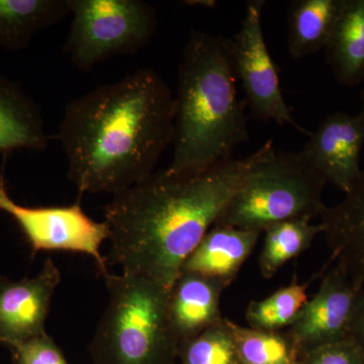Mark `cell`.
Returning <instances> with one entry per match:
<instances>
[{"label": "cell", "instance_id": "cell-1", "mask_svg": "<svg viewBox=\"0 0 364 364\" xmlns=\"http://www.w3.org/2000/svg\"><path fill=\"white\" fill-rule=\"evenodd\" d=\"M274 149L268 140L248 156L198 173L163 170L112 196L105 208L111 241L107 259L124 273L148 277L170 291L184 261L221 217L250 170Z\"/></svg>", "mask_w": 364, "mask_h": 364}, {"label": "cell", "instance_id": "cell-2", "mask_svg": "<svg viewBox=\"0 0 364 364\" xmlns=\"http://www.w3.org/2000/svg\"><path fill=\"white\" fill-rule=\"evenodd\" d=\"M174 97L153 69H139L64 107L58 139L80 193H111L154 173L172 142Z\"/></svg>", "mask_w": 364, "mask_h": 364}, {"label": "cell", "instance_id": "cell-3", "mask_svg": "<svg viewBox=\"0 0 364 364\" xmlns=\"http://www.w3.org/2000/svg\"><path fill=\"white\" fill-rule=\"evenodd\" d=\"M237 80L231 40L191 31L179 63L168 173L205 171L248 143L247 105Z\"/></svg>", "mask_w": 364, "mask_h": 364}, {"label": "cell", "instance_id": "cell-4", "mask_svg": "<svg viewBox=\"0 0 364 364\" xmlns=\"http://www.w3.org/2000/svg\"><path fill=\"white\" fill-rule=\"evenodd\" d=\"M104 277L109 303L90 345L93 364H176L168 289L130 273Z\"/></svg>", "mask_w": 364, "mask_h": 364}, {"label": "cell", "instance_id": "cell-5", "mask_svg": "<svg viewBox=\"0 0 364 364\" xmlns=\"http://www.w3.org/2000/svg\"><path fill=\"white\" fill-rule=\"evenodd\" d=\"M327 182L301 152L273 150L249 172L215 224L263 233L275 223L321 217Z\"/></svg>", "mask_w": 364, "mask_h": 364}, {"label": "cell", "instance_id": "cell-6", "mask_svg": "<svg viewBox=\"0 0 364 364\" xmlns=\"http://www.w3.org/2000/svg\"><path fill=\"white\" fill-rule=\"evenodd\" d=\"M71 14L64 52L81 71L138 52L157 28L154 7L142 0H71Z\"/></svg>", "mask_w": 364, "mask_h": 364}, {"label": "cell", "instance_id": "cell-7", "mask_svg": "<svg viewBox=\"0 0 364 364\" xmlns=\"http://www.w3.org/2000/svg\"><path fill=\"white\" fill-rule=\"evenodd\" d=\"M0 210L16 221L33 253L68 251L85 254L97 263L102 277L109 273L107 258L100 247L109 240L105 222H95L86 214L80 200L61 207H26L14 202L7 191L6 177L0 172Z\"/></svg>", "mask_w": 364, "mask_h": 364}, {"label": "cell", "instance_id": "cell-8", "mask_svg": "<svg viewBox=\"0 0 364 364\" xmlns=\"http://www.w3.org/2000/svg\"><path fill=\"white\" fill-rule=\"evenodd\" d=\"M264 0H251L238 32L232 38L231 51L237 79L245 92L246 105L253 119L274 122L279 126L294 127L311 133L294 121L293 109L287 104L280 87L279 71L272 58L262 28Z\"/></svg>", "mask_w": 364, "mask_h": 364}, {"label": "cell", "instance_id": "cell-9", "mask_svg": "<svg viewBox=\"0 0 364 364\" xmlns=\"http://www.w3.org/2000/svg\"><path fill=\"white\" fill-rule=\"evenodd\" d=\"M363 289L352 282L343 268L335 264L323 277L317 294L309 299L286 331L301 355L351 337L352 326Z\"/></svg>", "mask_w": 364, "mask_h": 364}, {"label": "cell", "instance_id": "cell-10", "mask_svg": "<svg viewBox=\"0 0 364 364\" xmlns=\"http://www.w3.org/2000/svg\"><path fill=\"white\" fill-rule=\"evenodd\" d=\"M364 146V117L335 112L323 119L299 151L327 184L344 193L360 176Z\"/></svg>", "mask_w": 364, "mask_h": 364}, {"label": "cell", "instance_id": "cell-11", "mask_svg": "<svg viewBox=\"0 0 364 364\" xmlns=\"http://www.w3.org/2000/svg\"><path fill=\"white\" fill-rule=\"evenodd\" d=\"M62 277L51 258L31 279L0 277V343H21L47 334L46 320Z\"/></svg>", "mask_w": 364, "mask_h": 364}, {"label": "cell", "instance_id": "cell-12", "mask_svg": "<svg viewBox=\"0 0 364 364\" xmlns=\"http://www.w3.org/2000/svg\"><path fill=\"white\" fill-rule=\"evenodd\" d=\"M321 227L332 259L359 289L364 286V169L338 205L326 207Z\"/></svg>", "mask_w": 364, "mask_h": 364}, {"label": "cell", "instance_id": "cell-13", "mask_svg": "<svg viewBox=\"0 0 364 364\" xmlns=\"http://www.w3.org/2000/svg\"><path fill=\"white\" fill-rule=\"evenodd\" d=\"M227 287L200 273L181 272L168 294V318L179 343L222 320L221 296Z\"/></svg>", "mask_w": 364, "mask_h": 364}, {"label": "cell", "instance_id": "cell-14", "mask_svg": "<svg viewBox=\"0 0 364 364\" xmlns=\"http://www.w3.org/2000/svg\"><path fill=\"white\" fill-rule=\"evenodd\" d=\"M261 234L215 224L184 261L181 272L200 273L228 287L250 257Z\"/></svg>", "mask_w": 364, "mask_h": 364}, {"label": "cell", "instance_id": "cell-15", "mask_svg": "<svg viewBox=\"0 0 364 364\" xmlns=\"http://www.w3.org/2000/svg\"><path fill=\"white\" fill-rule=\"evenodd\" d=\"M48 143L39 105L20 85L0 76V153L42 151Z\"/></svg>", "mask_w": 364, "mask_h": 364}, {"label": "cell", "instance_id": "cell-16", "mask_svg": "<svg viewBox=\"0 0 364 364\" xmlns=\"http://www.w3.org/2000/svg\"><path fill=\"white\" fill-rule=\"evenodd\" d=\"M326 58L337 82L355 86L364 81V0H345Z\"/></svg>", "mask_w": 364, "mask_h": 364}, {"label": "cell", "instance_id": "cell-17", "mask_svg": "<svg viewBox=\"0 0 364 364\" xmlns=\"http://www.w3.org/2000/svg\"><path fill=\"white\" fill-rule=\"evenodd\" d=\"M71 14V0H0V49L18 52Z\"/></svg>", "mask_w": 364, "mask_h": 364}, {"label": "cell", "instance_id": "cell-18", "mask_svg": "<svg viewBox=\"0 0 364 364\" xmlns=\"http://www.w3.org/2000/svg\"><path fill=\"white\" fill-rule=\"evenodd\" d=\"M345 0H294L287 16V48L294 59L325 49Z\"/></svg>", "mask_w": 364, "mask_h": 364}, {"label": "cell", "instance_id": "cell-19", "mask_svg": "<svg viewBox=\"0 0 364 364\" xmlns=\"http://www.w3.org/2000/svg\"><path fill=\"white\" fill-rule=\"evenodd\" d=\"M263 233L264 243L258 263L262 277L269 279L289 261L311 247L314 240L322 234V227L312 224L310 220H289L275 223Z\"/></svg>", "mask_w": 364, "mask_h": 364}, {"label": "cell", "instance_id": "cell-20", "mask_svg": "<svg viewBox=\"0 0 364 364\" xmlns=\"http://www.w3.org/2000/svg\"><path fill=\"white\" fill-rule=\"evenodd\" d=\"M241 364H299L301 352L287 331L243 327L228 318Z\"/></svg>", "mask_w": 364, "mask_h": 364}, {"label": "cell", "instance_id": "cell-21", "mask_svg": "<svg viewBox=\"0 0 364 364\" xmlns=\"http://www.w3.org/2000/svg\"><path fill=\"white\" fill-rule=\"evenodd\" d=\"M308 299L306 284L293 282L267 298L251 301L246 310V320L253 329L286 331Z\"/></svg>", "mask_w": 364, "mask_h": 364}, {"label": "cell", "instance_id": "cell-22", "mask_svg": "<svg viewBox=\"0 0 364 364\" xmlns=\"http://www.w3.org/2000/svg\"><path fill=\"white\" fill-rule=\"evenodd\" d=\"M176 364H241L228 318L181 342Z\"/></svg>", "mask_w": 364, "mask_h": 364}, {"label": "cell", "instance_id": "cell-23", "mask_svg": "<svg viewBox=\"0 0 364 364\" xmlns=\"http://www.w3.org/2000/svg\"><path fill=\"white\" fill-rule=\"evenodd\" d=\"M16 364H69L58 345L48 334L9 346Z\"/></svg>", "mask_w": 364, "mask_h": 364}, {"label": "cell", "instance_id": "cell-24", "mask_svg": "<svg viewBox=\"0 0 364 364\" xmlns=\"http://www.w3.org/2000/svg\"><path fill=\"white\" fill-rule=\"evenodd\" d=\"M299 364H364V350L349 337L306 352Z\"/></svg>", "mask_w": 364, "mask_h": 364}, {"label": "cell", "instance_id": "cell-25", "mask_svg": "<svg viewBox=\"0 0 364 364\" xmlns=\"http://www.w3.org/2000/svg\"><path fill=\"white\" fill-rule=\"evenodd\" d=\"M351 338L355 340L364 350V294L359 303L358 312L352 326Z\"/></svg>", "mask_w": 364, "mask_h": 364}, {"label": "cell", "instance_id": "cell-26", "mask_svg": "<svg viewBox=\"0 0 364 364\" xmlns=\"http://www.w3.org/2000/svg\"><path fill=\"white\" fill-rule=\"evenodd\" d=\"M361 104H363V105H361L360 114L364 117V90H363V93H361Z\"/></svg>", "mask_w": 364, "mask_h": 364}]
</instances>
